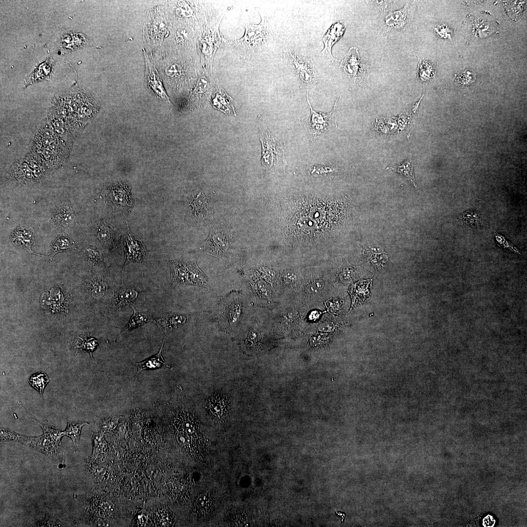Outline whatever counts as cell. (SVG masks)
Returning a JSON list of instances; mask_svg holds the SVG:
<instances>
[{
	"label": "cell",
	"mask_w": 527,
	"mask_h": 527,
	"mask_svg": "<svg viewBox=\"0 0 527 527\" xmlns=\"http://www.w3.org/2000/svg\"><path fill=\"white\" fill-rule=\"evenodd\" d=\"M285 54L302 84L308 86L316 83L317 73L311 59L295 51H286Z\"/></svg>",
	"instance_id": "6da1fadb"
},
{
	"label": "cell",
	"mask_w": 527,
	"mask_h": 527,
	"mask_svg": "<svg viewBox=\"0 0 527 527\" xmlns=\"http://www.w3.org/2000/svg\"><path fill=\"white\" fill-rule=\"evenodd\" d=\"M128 236L124 243V259L123 265L131 262H137L141 264L145 254L146 248L142 241L135 238L130 232L128 224Z\"/></svg>",
	"instance_id": "7a4b0ae2"
},
{
	"label": "cell",
	"mask_w": 527,
	"mask_h": 527,
	"mask_svg": "<svg viewBox=\"0 0 527 527\" xmlns=\"http://www.w3.org/2000/svg\"><path fill=\"white\" fill-rule=\"evenodd\" d=\"M308 90H307L306 95L307 100L311 111L309 120L310 133L312 136L316 137L324 133L328 129V127L330 126L333 120L332 116L337 107L339 97L336 99L335 104L329 113H318L314 111L312 108L308 99Z\"/></svg>",
	"instance_id": "3957f363"
},
{
	"label": "cell",
	"mask_w": 527,
	"mask_h": 527,
	"mask_svg": "<svg viewBox=\"0 0 527 527\" xmlns=\"http://www.w3.org/2000/svg\"><path fill=\"white\" fill-rule=\"evenodd\" d=\"M144 55L146 66L145 79L149 87L161 99L171 103L155 67L150 62L144 51Z\"/></svg>",
	"instance_id": "277c9868"
},
{
	"label": "cell",
	"mask_w": 527,
	"mask_h": 527,
	"mask_svg": "<svg viewBox=\"0 0 527 527\" xmlns=\"http://www.w3.org/2000/svg\"><path fill=\"white\" fill-rule=\"evenodd\" d=\"M341 66L349 77L355 79L360 77L363 69L357 48H350L344 59L341 61Z\"/></svg>",
	"instance_id": "5b68a950"
},
{
	"label": "cell",
	"mask_w": 527,
	"mask_h": 527,
	"mask_svg": "<svg viewBox=\"0 0 527 527\" xmlns=\"http://www.w3.org/2000/svg\"><path fill=\"white\" fill-rule=\"evenodd\" d=\"M264 132H260V138L262 144V163L265 166H271L274 158L276 156V153L280 154L278 148L276 147L278 143L275 142V141L271 138L270 133L264 130Z\"/></svg>",
	"instance_id": "8992f818"
},
{
	"label": "cell",
	"mask_w": 527,
	"mask_h": 527,
	"mask_svg": "<svg viewBox=\"0 0 527 527\" xmlns=\"http://www.w3.org/2000/svg\"><path fill=\"white\" fill-rule=\"evenodd\" d=\"M54 61L49 57L39 64L27 77L25 81V86L48 79L52 74Z\"/></svg>",
	"instance_id": "52a82bcc"
},
{
	"label": "cell",
	"mask_w": 527,
	"mask_h": 527,
	"mask_svg": "<svg viewBox=\"0 0 527 527\" xmlns=\"http://www.w3.org/2000/svg\"><path fill=\"white\" fill-rule=\"evenodd\" d=\"M266 21L259 24H249L245 27V31L241 41L254 46L261 43L266 36Z\"/></svg>",
	"instance_id": "ba28073f"
},
{
	"label": "cell",
	"mask_w": 527,
	"mask_h": 527,
	"mask_svg": "<svg viewBox=\"0 0 527 527\" xmlns=\"http://www.w3.org/2000/svg\"><path fill=\"white\" fill-rule=\"evenodd\" d=\"M233 99L219 85L212 100V104L214 108L220 110L227 115H236L234 107L232 104Z\"/></svg>",
	"instance_id": "9c48e42d"
},
{
	"label": "cell",
	"mask_w": 527,
	"mask_h": 527,
	"mask_svg": "<svg viewBox=\"0 0 527 527\" xmlns=\"http://www.w3.org/2000/svg\"><path fill=\"white\" fill-rule=\"evenodd\" d=\"M345 28L341 23L337 22L333 24L324 36L323 42L324 47L321 53L327 56L330 60H335L331 54V47L342 36Z\"/></svg>",
	"instance_id": "30bf717a"
},
{
	"label": "cell",
	"mask_w": 527,
	"mask_h": 527,
	"mask_svg": "<svg viewBox=\"0 0 527 527\" xmlns=\"http://www.w3.org/2000/svg\"><path fill=\"white\" fill-rule=\"evenodd\" d=\"M164 339L163 340L162 346L158 353L144 360L142 362L136 363V365L137 366L138 370L136 374L133 378L137 376V375L142 370L154 369L156 368H161L163 367H168L171 368L172 367L169 365L163 359L162 355V350L163 345Z\"/></svg>",
	"instance_id": "8fae6325"
},
{
	"label": "cell",
	"mask_w": 527,
	"mask_h": 527,
	"mask_svg": "<svg viewBox=\"0 0 527 527\" xmlns=\"http://www.w3.org/2000/svg\"><path fill=\"white\" fill-rule=\"evenodd\" d=\"M13 242L18 246L25 248L30 252L35 254L31 249L33 242L32 232L26 229H19L14 232L12 236Z\"/></svg>",
	"instance_id": "7c38bea8"
},
{
	"label": "cell",
	"mask_w": 527,
	"mask_h": 527,
	"mask_svg": "<svg viewBox=\"0 0 527 527\" xmlns=\"http://www.w3.org/2000/svg\"><path fill=\"white\" fill-rule=\"evenodd\" d=\"M171 270V276L173 281L179 284H189V269L183 264L175 262H169Z\"/></svg>",
	"instance_id": "4fadbf2b"
},
{
	"label": "cell",
	"mask_w": 527,
	"mask_h": 527,
	"mask_svg": "<svg viewBox=\"0 0 527 527\" xmlns=\"http://www.w3.org/2000/svg\"><path fill=\"white\" fill-rule=\"evenodd\" d=\"M221 233L215 232L210 235L209 239L205 242L209 244L208 247L215 254L220 255L228 247V243L225 236Z\"/></svg>",
	"instance_id": "5bb4252c"
},
{
	"label": "cell",
	"mask_w": 527,
	"mask_h": 527,
	"mask_svg": "<svg viewBox=\"0 0 527 527\" xmlns=\"http://www.w3.org/2000/svg\"><path fill=\"white\" fill-rule=\"evenodd\" d=\"M186 317L175 314H166L155 320L158 326L163 329H171L182 324L185 322Z\"/></svg>",
	"instance_id": "9a60e30c"
},
{
	"label": "cell",
	"mask_w": 527,
	"mask_h": 527,
	"mask_svg": "<svg viewBox=\"0 0 527 527\" xmlns=\"http://www.w3.org/2000/svg\"><path fill=\"white\" fill-rule=\"evenodd\" d=\"M371 280L362 281L356 283L351 290V295L353 298V303L361 302L365 300L368 296V286Z\"/></svg>",
	"instance_id": "2e32d148"
},
{
	"label": "cell",
	"mask_w": 527,
	"mask_h": 527,
	"mask_svg": "<svg viewBox=\"0 0 527 527\" xmlns=\"http://www.w3.org/2000/svg\"><path fill=\"white\" fill-rule=\"evenodd\" d=\"M138 295V292L134 289L130 288L121 289L117 294L116 304L120 307L127 306L136 300Z\"/></svg>",
	"instance_id": "e0dca14e"
},
{
	"label": "cell",
	"mask_w": 527,
	"mask_h": 527,
	"mask_svg": "<svg viewBox=\"0 0 527 527\" xmlns=\"http://www.w3.org/2000/svg\"><path fill=\"white\" fill-rule=\"evenodd\" d=\"M132 307L133 309V314L127 324V331L131 330L147 322L153 321L150 314L138 311L133 306H132Z\"/></svg>",
	"instance_id": "ac0fdd59"
},
{
	"label": "cell",
	"mask_w": 527,
	"mask_h": 527,
	"mask_svg": "<svg viewBox=\"0 0 527 527\" xmlns=\"http://www.w3.org/2000/svg\"><path fill=\"white\" fill-rule=\"evenodd\" d=\"M75 219L73 211L69 207H61L56 212L54 220L56 223L62 227H68L71 225Z\"/></svg>",
	"instance_id": "d6986e66"
},
{
	"label": "cell",
	"mask_w": 527,
	"mask_h": 527,
	"mask_svg": "<svg viewBox=\"0 0 527 527\" xmlns=\"http://www.w3.org/2000/svg\"><path fill=\"white\" fill-rule=\"evenodd\" d=\"M459 221L472 228H477L481 224L480 217L478 212L474 209H469L459 215Z\"/></svg>",
	"instance_id": "ffe728a7"
},
{
	"label": "cell",
	"mask_w": 527,
	"mask_h": 527,
	"mask_svg": "<svg viewBox=\"0 0 527 527\" xmlns=\"http://www.w3.org/2000/svg\"><path fill=\"white\" fill-rule=\"evenodd\" d=\"M87 424H88L87 422H67V426L65 430L63 432L65 435L68 436L72 439L76 448L79 444L81 428L83 426Z\"/></svg>",
	"instance_id": "44dd1931"
},
{
	"label": "cell",
	"mask_w": 527,
	"mask_h": 527,
	"mask_svg": "<svg viewBox=\"0 0 527 527\" xmlns=\"http://www.w3.org/2000/svg\"><path fill=\"white\" fill-rule=\"evenodd\" d=\"M49 382L48 376L44 373L38 372L32 374L29 378L30 385L41 396L46 385Z\"/></svg>",
	"instance_id": "7402d4cb"
},
{
	"label": "cell",
	"mask_w": 527,
	"mask_h": 527,
	"mask_svg": "<svg viewBox=\"0 0 527 527\" xmlns=\"http://www.w3.org/2000/svg\"><path fill=\"white\" fill-rule=\"evenodd\" d=\"M188 267L189 284L208 287L207 279L199 269L194 265H189Z\"/></svg>",
	"instance_id": "603a6c76"
},
{
	"label": "cell",
	"mask_w": 527,
	"mask_h": 527,
	"mask_svg": "<svg viewBox=\"0 0 527 527\" xmlns=\"http://www.w3.org/2000/svg\"><path fill=\"white\" fill-rule=\"evenodd\" d=\"M405 10H401L390 13L385 19L386 23L390 26L400 28L405 23Z\"/></svg>",
	"instance_id": "cb8c5ba5"
},
{
	"label": "cell",
	"mask_w": 527,
	"mask_h": 527,
	"mask_svg": "<svg viewBox=\"0 0 527 527\" xmlns=\"http://www.w3.org/2000/svg\"><path fill=\"white\" fill-rule=\"evenodd\" d=\"M93 442V457L96 458L100 453L103 452L107 447V443L103 436V433H94L92 436Z\"/></svg>",
	"instance_id": "d4e9b609"
},
{
	"label": "cell",
	"mask_w": 527,
	"mask_h": 527,
	"mask_svg": "<svg viewBox=\"0 0 527 527\" xmlns=\"http://www.w3.org/2000/svg\"><path fill=\"white\" fill-rule=\"evenodd\" d=\"M207 199L203 193L200 192L197 198L190 201L192 211L196 216L203 214L206 208Z\"/></svg>",
	"instance_id": "484cf974"
},
{
	"label": "cell",
	"mask_w": 527,
	"mask_h": 527,
	"mask_svg": "<svg viewBox=\"0 0 527 527\" xmlns=\"http://www.w3.org/2000/svg\"><path fill=\"white\" fill-rule=\"evenodd\" d=\"M53 256L56 254L63 250L73 247V243L68 238L60 237L56 239L52 244Z\"/></svg>",
	"instance_id": "4316f807"
},
{
	"label": "cell",
	"mask_w": 527,
	"mask_h": 527,
	"mask_svg": "<svg viewBox=\"0 0 527 527\" xmlns=\"http://www.w3.org/2000/svg\"><path fill=\"white\" fill-rule=\"evenodd\" d=\"M391 169L396 170L399 173L402 174L403 176L408 178L412 182L414 186L417 187L414 181L415 178L414 176L413 166L408 160H405L403 163L399 165L397 169L393 168L392 167Z\"/></svg>",
	"instance_id": "83f0119b"
},
{
	"label": "cell",
	"mask_w": 527,
	"mask_h": 527,
	"mask_svg": "<svg viewBox=\"0 0 527 527\" xmlns=\"http://www.w3.org/2000/svg\"><path fill=\"white\" fill-rule=\"evenodd\" d=\"M89 289L95 298L101 297L107 290V285L102 281L96 279L90 282Z\"/></svg>",
	"instance_id": "f1b7e54d"
},
{
	"label": "cell",
	"mask_w": 527,
	"mask_h": 527,
	"mask_svg": "<svg viewBox=\"0 0 527 527\" xmlns=\"http://www.w3.org/2000/svg\"><path fill=\"white\" fill-rule=\"evenodd\" d=\"M98 344L99 341L97 339L84 336L83 338H80L77 348L87 351L92 358V352Z\"/></svg>",
	"instance_id": "f546056e"
},
{
	"label": "cell",
	"mask_w": 527,
	"mask_h": 527,
	"mask_svg": "<svg viewBox=\"0 0 527 527\" xmlns=\"http://www.w3.org/2000/svg\"><path fill=\"white\" fill-rule=\"evenodd\" d=\"M86 254L88 258L89 264L90 266H94L95 264L103 262L101 254L99 252L92 249H87Z\"/></svg>",
	"instance_id": "4dcf8cb0"
},
{
	"label": "cell",
	"mask_w": 527,
	"mask_h": 527,
	"mask_svg": "<svg viewBox=\"0 0 527 527\" xmlns=\"http://www.w3.org/2000/svg\"><path fill=\"white\" fill-rule=\"evenodd\" d=\"M117 424V420L114 418H107L101 421V432L109 431L112 430Z\"/></svg>",
	"instance_id": "1f68e13d"
},
{
	"label": "cell",
	"mask_w": 527,
	"mask_h": 527,
	"mask_svg": "<svg viewBox=\"0 0 527 527\" xmlns=\"http://www.w3.org/2000/svg\"><path fill=\"white\" fill-rule=\"evenodd\" d=\"M208 87V83L207 80L205 78L202 77L198 81V83L195 89L194 90V94H199L202 93L203 92L207 91Z\"/></svg>",
	"instance_id": "d6a6232c"
},
{
	"label": "cell",
	"mask_w": 527,
	"mask_h": 527,
	"mask_svg": "<svg viewBox=\"0 0 527 527\" xmlns=\"http://www.w3.org/2000/svg\"><path fill=\"white\" fill-rule=\"evenodd\" d=\"M496 239L499 245H501L505 248H508L512 251L520 254L518 249L510 242L507 241L502 236L497 234L496 235Z\"/></svg>",
	"instance_id": "836d02e7"
},
{
	"label": "cell",
	"mask_w": 527,
	"mask_h": 527,
	"mask_svg": "<svg viewBox=\"0 0 527 527\" xmlns=\"http://www.w3.org/2000/svg\"><path fill=\"white\" fill-rule=\"evenodd\" d=\"M324 283L321 281H316L309 284L306 288L307 291L310 293H315L320 291L324 287Z\"/></svg>",
	"instance_id": "e575fe53"
},
{
	"label": "cell",
	"mask_w": 527,
	"mask_h": 527,
	"mask_svg": "<svg viewBox=\"0 0 527 527\" xmlns=\"http://www.w3.org/2000/svg\"><path fill=\"white\" fill-rule=\"evenodd\" d=\"M180 69L178 65H173L167 69V73L170 76H176L179 75Z\"/></svg>",
	"instance_id": "d590c367"
},
{
	"label": "cell",
	"mask_w": 527,
	"mask_h": 527,
	"mask_svg": "<svg viewBox=\"0 0 527 527\" xmlns=\"http://www.w3.org/2000/svg\"><path fill=\"white\" fill-rule=\"evenodd\" d=\"M99 234V237L101 240H106L109 234L108 229L105 226L101 227Z\"/></svg>",
	"instance_id": "8d00e7d4"
},
{
	"label": "cell",
	"mask_w": 527,
	"mask_h": 527,
	"mask_svg": "<svg viewBox=\"0 0 527 527\" xmlns=\"http://www.w3.org/2000/svg\"><path fill=\"white\" fill-rule=\"evenodd\" d=\"M495 520L493 517L487 515L483 520V525L485 527H492L494 525Z\"/></svg>",
	"instance_id": "74e56055"
},
{
	"label": "cell",
	"mask_w": 527,
	"mask_h": 527,
	"mask_svg": "<svg viewBox=\"0 0 527 527\" xmlns=\"http://www.w3.org/2000/svg\"><path fill=\"white\" fill-rule=\"evenodd\" d=\"M319 313H318L317 312H316V313H315V312H313L310 315V318L311 319H315L316 318L317 319L319 317Z\"/></svg>",
	"instance_id": "f35d334b"
}]
</instances>
